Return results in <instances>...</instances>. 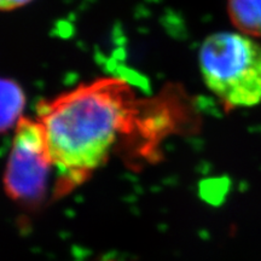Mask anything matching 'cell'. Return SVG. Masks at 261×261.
Segmentation results:
<instances>
[{"label":"cell","mask_w":261,"mask_h":261,"mask_svg":"<svg viewBox=\"0 0 261 261\" xmlns=\"http://www.w3.org/2000/svg\"><path fill=\"white\" fill-rule=\"evenodd\" d=\"M32 0H0V11H11V10L22 8Z\"/></svg>","instance_id":"8992f818"},{"label":"cell","mask_w":261,"mask_h":261,"mask_svg":"<svg viewBox=\"0 0 261 261\" xmlns=\"http://www.w3.org/2000/svg\"><path fill=\"white\" fill-rule=\"evenodd\" d=\"M140 100L126 81L102 77L38 106L60 191L81 184L100 168L136 125Z\"/></svg>","instance_id":"6da1fadb"},{"label":"cell","mask_w":261,"mask_h":261,"mask_svg":"<svg viewBox=\"0 0 261 261\" xmlns=\"http://www.w3.org/2000/svg\"><path fill=\"white\" fill-rule=\"evenodd\" d=\"M25 107L23 89L15 80L0 77V136L17 126Z\"/></svg>","instance_id":"277c9868"},{"label":"cell","mask_w":261,"mask_h":261,"mask_svg":"<svg viewBox=\"0 0 261 261\" xmlns=\"http://www.w3.org/2000/svg\"><path fill=\"white\" fill-rule=\"evenodd\" d=\"M227 14L238 32L261 38V0H227Z\"/></svg>","instance_id":"5b68a950"},{"label":"cell","mask_w":261,"mask_h":261,"mask_svg":"<svg viewBox=\"0 0 261 261\" xmlns=\"http://www.w3.org/2000/svg\"><path fill=\"white\" fill-rule=\"evenodd\" d=\"M52 168L54 163L40 122L22 117L15 127L3 177L6 195L16 203L35 207L46 196Z\"/></svg>","instance_id":"3957f363"},{"label":"cell","mask_w":261,"mask_h":261,"mask_svg":"<svg viewBox=\"0 0 261 261\" xmlns=\"http://www.w3.org/2000/svg\"><path fill=\"white\" fill-rule=\"evenodd\" d=\"M208 90L225 109L261 104V44L240 32H219L208 37L198 54Z\"/></svg>","instance_id":"7a4b0ae2"}]
</instances>
